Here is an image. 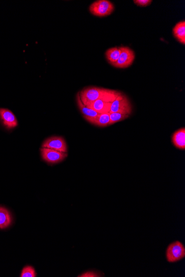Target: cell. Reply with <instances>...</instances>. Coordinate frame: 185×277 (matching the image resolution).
I'll return each instance as SVG.
<instances>
[{
	"label": "cell",
	"instance_id": "obj_13",
	"mask_svg": "<svg viewBox=\"0 0 185 277\" xmlns=\"http://www.w3.org/2000/svg\"><path fill=\"white\" fill-rule=\"evenodd\" d=\"M173 35L178 41L185 44V21H180L176 24L172 29Z\"/></svg>",
	"mask_w": 185,
	"mask_h": 277
},
{
	"label": "cell",
	"instance_id": "obj_19",
	"mask_svg": "<svg viewBox=\"0 0 185 277\" xmlns=\"http://www.w3.org/2000/svg\"><path fill=\"white\" fill-rule=\"evenodd\" d=\"M135 5L140 7H147L152 3V0H134Z\"/></svg>",
	"mask_w": 185,
	"mask_h": 277
},
{
	"label": "cell",
	"instance_id": "obj_6",
	"mask_svg": "<svg viewBox=\"0 0 185 277\" xmlns=\"http://www.w3.org/2000/svg\"><path fill=\"white\" fill-rule=\"evenodd\" d=\"M43 161L48 164L53 165L59 164L65 160L68 156L67 153L58 151L54 149L41 148L40 149Z\"/></svg>",
	"mask_w": 185,
	"mask_h": 277
},
{
	"label": "cell",
	"instance_id": "obj_4",
	"mask_svg": "<svg viewBox=\"0 0 185 277\" xmlns=\"http://www.w3.org/2000/svg\"><path fill=\"white\" fill-rule=\"evenodd\" d=\"M166 257L167 262L175 263L185 258V247L182 242L176 241L168 246Z\"/></svg>",
	"mask_w": 185,
	"mask_h": 277
},
{
	"label": "cell",
	"instance_id": "obj_18",
	"mask_svg": "<svg viewBox=\"0 0 185 277\" xmlns=\"http://www.w3.org/2000/svg\"><path fill=\"white\" fill-rule=\"evenodd\" d=\"M78 277H100L102 276V274L96 271H88L83 273L82 275H80Z\"/></svg>",
	"mask_w": 185,
	"mask_h": 277
},
{
	"label": "cell",
	"instance_id": "obj_7",
	"mask_svg": "<svg viewBox=\"0 0 185 277\" xmlns=\"http://www.w3.org/2000/svg\"><path fill=\"white\" fill-rule=\"evenodd\" d=\"M0 123L9 131L15 129L18 125V120L14 112L6 108H0Z\"/></svg>",
	"mask_w": 185,
	"mask_h": 277
},
{
	"label": "cell",
	"instance_id": "obj_14",
	"mask_svg": "<svg viewBox=\"0 0 185 277\" xmlns=\"http://www.w3.org/2000/svg\"><path fill=\"white\" fill-rule=\"evenodd\" d=\"M12 218L10 211L6 207L0 206V229H6L10 226Z\"/></svg>",
	"mask_w": 185,
	"mask_h": 277
},
{
	"label": "cell",
	"instance_id": "obj_17",
	"mask_svg": "<svg viewBox=\"0 0 185 277\" xmlns=\"http://www.w3.org/2000/svg\"><path fill=\"white\" fill-rule=\"evenodd\" d=\"M36 273L33 267L27 266L23 268L21 277H35Z\"/></svg>",
	"mask_w": 185,
	"mask_h": 277
},
{
	"label": "cell",
	"instance_id": "obj_3",
	"mask_svg": "<svg viewBox=\"0 0 185 277\" xmlns=\"http://www.w3.org/2000/svg\"><path fill=\"white\" fill-rule=\"evenodd\" d=\"M132 111V105L130 100L126 95L120 92L112 102L110 113L119 112L130 115Z\"/></svg>",
	"mask_w": 185,
	"mask_h": 277
},
{
	"label": "cell",
	"instance_id": "obj_10",
	"mask_svg": "<svg viewBox=\"0 0 185 277\" xmlns=\"http://www.w3.org/2000/svg\"><path fill=\"white\" fill-rule=\"evenodd\" d=\"M76 99H77V103L79 111L82 113L84 119L87 121L94 119L99 115V113L94 111L93 110L88 108L87 106L83 104L80 100L79 92L76 96Z\"/></svg>",
	"mask_w": 185,
	"mask_h": 277
},
{
	"label": "cell",
	"instance_id": "obj_9",
	"mask_svg": "<svg viewBox=\"0 0 185 277\" xmlns=\"http://www.w3.org/2000/svg\"><path fill=\"white\" fill-rule=\"evenodd\" d=\"M112 101L106 99H98L87 106L98 113L110 112Z\"/></svg>",
	"mask_w": 185,
	"mask_h": 277
},
{
	"label": "cell",
	"instance_id": "obj_8",
	"mask_svg": "<svg viewBox=\"0 0 185 277\" xmlns=\"http://www.w3.org/2000/svg\"><path fill=\"white\" fill-rule=\"evenodd\" d=\"M41 148L54 149L64 153L68 152L67 142L61 136H51L47 138L43 142Z\"/></svg>",
	"mask_w": 185,
	"mask_h": 277
},
{
	"label": "cell",
	"instance_id": "obj_5",
	"mask_svg": "<svg viewBox=\"0 0 185 277\" xmlns=\"http://www.w3.org/2000/svg\"><path fill=\"white\" fill-rule=\"evenodd\" d=\"M120 49L121 54L119 59L115 63L111 65L116 68L125 69L130 67L135 60V53L128 47H120Z\"/></svg>",
	"mask_w": 185,
	"mask_h": 277
},
{
	"label": "cell",
	"instance_id": "obj_15",
	"mask_svg": "<svg viewBox=\"0 0 185 277\" xmlns=\"http://www.w3.org/2000/svg\"><path fill=\"white\" fill-rule=\"evenodd\" d=\"M120 54H121L120 47H113L108 49L106 52L105 55L108 62L111 64L118 60Z\"/></svg>",
	"mask_w": 185,
	"mask_h": 277
},
{
	"label": "cell",
	"instance_id": "obj_11",
	"mask_svg": "<svg viewBox=\"0 0 185 277\" xmlns=\"http://www.w3.org/2000/svg\"><path fill=\"white\" fill-rule=\"evenodd\" d=\"M172 144L177 148L185 149V129L182 128L177 130L172 136Z\"/></svg>",
	"mask_w": 185,
	"mask_h": 277
},
{
	"label": "cell",
	"instance_id": "obj_2",
	"mask_svg": "<svg viewBox=\"0 0 185 277\" xmlns=\"http://www.w3.org/2000/svg\"><path fill=\"white\" fill-rule=\"evenodd\" d=\"M91 13L97 17H106L114 11V6L108 0H98L92 3L90 6Z\"/></svg>",
	"mask_w": 185,
	"mask_h": 277
},
{
	"label": "cell",
	"instance_id": "obj_16",
	"mask_svg": "<svg viewBox=\"0 0 185 277\" xmlns=\"http://www.w3.org/2000/svg\"><path fill=\"white\" fill-rule=\"evenodd\" d=\"M130 115L119 112L110 113V126L114 125L117 122L124 121L130 117Z\"/></svg>",
	"mask_w": 185,
	"mask_h": 277
},
{
	"label": "cell",
	"instance_id": "obj_12",
	"mask_svg": "<svg viewBox=\"0 0 185 277\" xmlns=\"http://www.w3.org/2000/svg\"><path fill=\"white\" fill-rule=\"evenodd\" d=\"M88 122L92 125L98 126V127H107V126H110V113H99V115L94 119L88 120Z\"/></svg>",
	"mask_w": 185,
	"mask_h": 277
},
{
	"label": "cell",
	"instance_id": "obj_1",
	"mask_svg": "<svg viewBox=\"0 0 185 277\" xmlns=\"http://www.w3.org/2000/svg\"><path fill=\"white\" fill-rule=\"evenodd\" d=\"M120 92L96 87L84 88L79 92L80 100L84 105H90L98 99H106L113 101Z\"/></svg>",
	"mask_w": 185,
	"mask_h": 277
}]
</instances>
